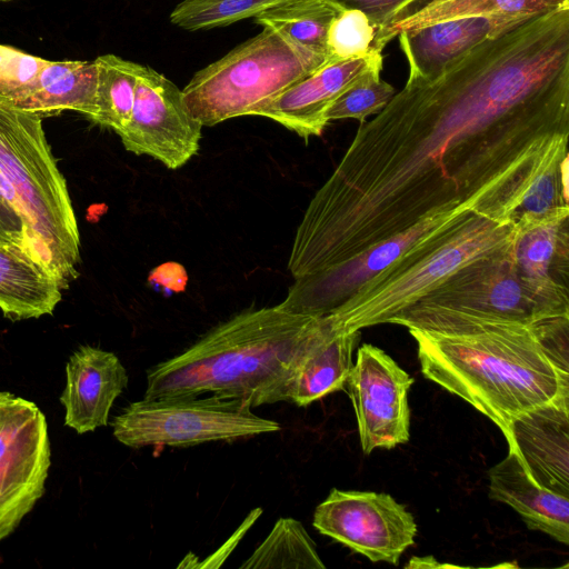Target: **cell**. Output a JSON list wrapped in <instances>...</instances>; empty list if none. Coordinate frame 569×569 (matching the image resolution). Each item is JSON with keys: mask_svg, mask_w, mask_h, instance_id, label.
<instances>
[{"mask_svg": "<svg viewBox=\"0 0 569 569\" xmlns=\"http://www.w3.org/2000/svg\"><path fill=\"white\" fill-rule=\"evenodd\" d=\"M569 0L486 40L428 78L409 77L310 200L295 279L346 262L433 214L507 223L568 158Z\"/></svg>", "mask_w": 569, "mask_h": 569, "instance_id": "1", "label": "cell"}, {"mask_svg": "<svg viewBox=\"0 0 569 569\" xmlns=\"http://www.w3.org/2000/svg\"><path fill=\"white\" fill-rule=\"evenodd\" d=\"M408 330L422 375L492 420L503 436L520 415L569 401V317Z\"/></svg>", "mask_w": 569, "mask_h": 569, "instance_id": "2", "label": "cell"}, {"mask_svg": "<svg viewBox=\"0 0 569 569\" xmlns=\"http://www.w3.org/2000/svg\"><path fill=\"white\" fill-rule=\"evenodd\" d=\"M319 317L280 305L240 312L152 367L143 398L210 393L251 408L290 401L299 359Z\"/></svg>", "mask_w": 569, "mask_h": 569, "instance_id": "3", "label": "cell"}, {"mask_svg": "<svg viewBox=\"0 0 569 569\" xmlns=\"http://www.w3.org/2000/svg\"><path fill=\"white\" fill-rule=\"evenodd\" d=\"M0 172L12 187L30 247L63 289L78 276L80 236L63 176L42 127V117L0 98Z\"/></svg>", "mask_w": 569, "mask_h": 569, "instance_id": "4", "label": "cell"}, {"mask_svg": "<svg viewBox=\"0 0 569 569\" xmlns=\"http://www.w3.org/2000/svg\"><path fill=\"white\" fill-rule=\"evenodd\" d=\"M513 233L515 221L501 223L475 212L463 214L325 316L347 332L388 323L457 269L505 246Z\"/></svg>", "mask_w": 569, "mask_h": 569, "instance_id": "5", "label": "cell"}, {"mask_svg": "<svg viewBox=\"0 0 569 569\" xmlns=\"http://www.w3.org/2000/svg\"><path fill=\"white\" fill-rule=\"evenodd\" d=\"M510 242L463 264L388 323L429 330L462 320L538 323L569 317V300L542 292L519 273Z\"/></svg>", "mask_w": 569, "mask_h": 569, "instance_id": "6", "label": "cell"}, {"mask_svg": "<svg viewBox=\"0 0 569 569\" xmlns=\"http://www.w3.org/2000/svg\"><path fill=\"white\" fill-rule=\"evenodd\" d=\"M327 63L326 57L262 27L258 34L196 72L181 90L182 98L202 126L212 127L248 116L254 106Z\"/></svg>", "mask_w": 569, "mask_h": 569, "instance_id": "7", "label": "cell"}, {"mask_svg": "<svg viewBox=\"0 0 569 569\" xmlns=\"http://www.w3.org/2000/svg\"><path fill=\"white\" fill-rule=\"evenodd\" d=\"M111 426L114 438L133 449L233 441L281 429L254 415L247 402L213 395L143 398L123 408Z\"/></svg>", "mask_w": 569, "mask_h": 569, "instance_id": "8", "label": "cell"}, {"mask_svg": "<svg viewBox=\"0 0 569 569\" xmlns=\"http://www.w3.org/2000/svg\"><path fill=\"white\" fill-rule=\"evenodd\" d=\"M313 527L372 562L398 565L413 545L412 515L390 495L333 488L316 508Z\"/></svg>", "mask_w": 569, "mask_h": 569, "instance_id": "9", "label": "cell"}, {"mask_svg": "<svg viewBox=\"0 0 569 569\" xmlns=\"http://www.w3.org/2000/svg\"><path fill=\"white\" fill-rule=\"evenodd\" d=\"M202 127L188 110L181 90L141 64L129 122L118 133L124 149L179 169L198 154Z\"/></svg>", "mask_w": 569, "mask_h": 569, "instance_id": "10", "label": "cell"}, {"mask_svg": "<svg viewBox=\"0 0 569 569\" xmlns=\"http://www.w3.org/2000/svg\"><path fill=\"white\" fill-rule=\"evenodd\" d=\"M455 209L433 214L411 228L380 241L355 258L295 279L280 307L293 313L325 316L356 295L368 281L459 217L470 213Z\"/></svg>", "mask_w": 569, "mask_h": 569, "instance_id": "11", "label": "cell"}, {"mask_svg": "<svg viewBox=\"0 0 569 569\" xmlns=\"http://www.w3.org/2000/svg\"><path fill=\"white\" fill-rule=\"evenodd\" d=\"M412 382L413 378L382 349L370 343L358 349L343 390L352 402L366 455L408 442Z\"/></svg>", "mask_w": 569, "mask_h": 569, "instance_id": "12", "label": "cell"}, {"mask_svg": "<svg viewBox=\"0 0 569 569\" xmlns=\"http://www.w3.org/2000/svg\"><path fill=\"white\" fill-rule=\"evenodd\" d=\"M383 63L381 51L327 63L286 90L254 106L248 116L269 118L306 142L320 137L329 123L327 112L333 101L367 70Z\"/></svg>", "mask_w": 569, "mask_h": 569, "instance_id": "13", "label": "cell"}, {"mask_svg": "<svg viewBox=\"0 0 569 569\" xmlns=\"http://www.w3.org/2000/svg\"><path fill=\"white\" fill-rule=\"evenodd\" d=\"M66 376L60 397L64 425L79 435L107 426L114 400L129 382L120 359L113 352L80 346L69 357Z\"/></svg>", "mask_w": 569, "mask_h": 569, "instance_id": "14", "label": "cell"}, {"mask_svg": "<svg viewBox=\"0 0 569 569\" xmlns=\"http://www.w3.org/2000/svg\"><path fill=\"white\" fill-rule=\"evenodd\" d=\"M505 437L539 485L569 497V401L520 415Z\"/></svg>", "mask_w": 569, "mask_h": 569, "instance_id": "15", "label": "cell"}, {"mask_svg": "<svg viewBox=\"0 0 569 569\" xmlns=\"http://www.w3.org/2000/svg\"><path fill=\"white\" fill-rule=\"evenodd\" d=\"M510 253L519 273L550 296L569 300V206L515 218Z\"/></svg>", "mask_w": 569, "mask_h": 569, "instance_id": "16", "label": "cell"}, {"mask_svg": "<svg viewBox=\"0 0 569 569\" xmlns=\"http://www.w3.org/2000/svg\"><path fill=\"white\" fill-rule=\"evenodd\" d=\"M530 18L506 14L463 17L400 31L397 37L409 66V77L436 76L453 59Z\"/></svg>", "mask_w": 569, "mask_h": 569, "instance_id": "17", "label": "cell"}, {"mask_svg": "<svg viewBox=\"0 0 569 569\" xmlns=\"http://www.w3.org/2000/svg\"><path fill=\"white\" fill-rule=\"evenodd\" d=\"M62 284L22 239L0 231V309L11 321L52 315Z\"/></svg>", "mask_w": 569, "mask_h": 569, "instance_id": "18", "label": "cell"}, {"mask_svg": "<svg viewBox=\"0 0 569 569\" xmlns=\"http://www.w3.org/2000/svg\"><path fill=\"white\" fill-rule=\"evenodd\" d=\"M488 476L491 499L510 506L529 529L569 543V497L539 485L511 447Z\"/></svg>", "mask_w": 569, "mask_h": 569, "instance_id": "19", "label": "cell"}, {"mask_svg": "<svg viewBox=\"0 0 569 569\" xmlns=\"http://www.w3.org/2000/svg\"><path fill=\"white\" fill-rule=\"evenodd\" d=\"M360 331H341L320 316L299 359L290 401L306 407L345 389Z\"/></svg>", "mask_w": 569, "mask_h": 569, "instance_id": "20", "label": "cell"}, {"mask_svg": "<svg viewBox=\"0 0 569 569\" xmlns=\"http://www.w3.org/2000/svg\"><path fill=\"white\" fill-rule=\"evenodd\" d=\"M97 82L94 60L48 61L30 94L13 107L42 118L73 110L91 119L97 110Z\"/></svg>", "mask_w": 569, "mask_h": 569, "instance_id": "21", "label": "cell"}, {"mask_svg": "<svg viewBox=\"0 0 569 569\" xmlns=\"http://www.w3.org/2000/svg\"><path fill=\"white\" fill-rule=\"evenodd\" d=\"M566 0H430L425 6L393 22L378 34L372 48L381 51L400 31L415 30L439 21L463 17H533L551 10Z\"/></svg>", "mask_w": 569, "mask_h": 569, "instance_id": "22", "label": "cell"}, {"mask_svg": "<svg viewBox=\"0 0 569 569\" xmlns=\"http://www.w3.org/2000/svg\"><path fill=\"white\" fill-rule=\"evenodd\" d=\"M50 448L0 461V541L11 535L44 492Z\"/></svg>", "mask_w": 569, "mask_h": 569, "instance_id": "23", "label": "cell"}, {"mask_svg": "<svg viewBox=\"0 0 569 569\" xmlns=\"http://www.w3.org/2000/svg\"><path fill=\"white\" fill-rule=\"evenodd\" d=\"M342 10L330 0H284L253 17L303 48L327 58V32L331 20ZM328 61V59H327Z\"/></svg>", "mask_w": 569, "mask_h": 569, "instance_id": "24", "label": "cell"}, {"mask_svg": "<svg viewBox=\"0 0 569 569\" xmlns=\"http://www.w3.org/2000/svg\"><path fill=\"white\" fill-rule=\"evenodd\" d=\"M98 82L94 123L120 133L129 122L140 63L124 60L116 54H103L94 59Z\"/></svg>", "mask_w": 569, "mask_h": 569, "instance_id": "25", "label": "cell"}, {"mask_svg": "<svg viewBox=\"0 0 569 569\" xmlns=\"http://www.w3.org/2000/svg\"><path fill=\"white\" fill-rule=\"evenodd\" d=\"M240 568L325 569L326 566L301 522L293 518H280Z\"/></svg>", "mask_w": 569, "mask_h": 569, "instance_id": "26", "label": "cell"}, {"mask_svg": "<svg viewBox=\"0 0 569 569\" xmlns=\"http://www.w3.org/2000/svg\"><path fill=\"white\" fill-rule=\"evenodd\" d=\"M284 0H182L170 13L172 24L188 30L220 28L253 18Z\"/></svg>", "mask_w": 569, "mask_h": 569, "instance_id": "27", "label": "cell"}, {"mask_svg": "<svg viewBox=\"0 0 569 569\" xmlns=\"http://www.w3.org/2000/svg\"><path fill=\"white\" fill-rule=\"evenodd\" d=\"M382 64H376L367 70L333 101L327 112L329 122L356 119L362 123L369 116L379 113L388 104L396 94V89L381 80Z\"/></svg>", "mask_w": 569, "mask_h": 569, "instance_id": "28", "label": "cell"}, {"mask_svg": "<svg viewBox=\"0 0 569 569\" xmlns=\"http://www.w3.org/2000/svg\"><path fill=\"white\" fill-rule=\"evenodd\" d=\"M376 29L359 10L342 9L331 20L327 32L328 63L361 57L372 50Z\"/></svg>", "mask_w": 569, "mask_h": 569, "instance_id": "29", "label": "cell"}, {"mask_svg": "<svg viewBox=\"0 0 569 569\" xmlns=\"http://www.w3.org/2000/svg\"><path fill=\"white\" fill-rule=\"evenodd\" d=\"M49 60L0 44V98L16 106L33 90Z\"/></svg>", "mask_w": 569, "mask_h": 569, "instance_id": "30", "label": "cell"}, {"mask_svg": "<svg viewBox=\"0 0 569 569\" xmlns=\"http://www.w3.org/2000/svg\"><path fill=\"white\" fill-rule=\"evenodd\" d=\"M563 206H569L568 158L542 173L532 183L515 218L519 214L543 216Z\"/></svg>", "mask_w": 569, "mask_h": 569, "instance_id": "31", "label": "cell"}, {"mask_svg": "<svg viewBox=\"0 0 569 569\" xmlns=\"http://www.w3.org/2000/svg\"><path fill=\"white\" fill-rule=\"evenodd\" d=\"M342 9H356L365 13L373 28L375 38L393 22L409 14L420 0H330Z\"/></svg>", "mask_w": 569, "mask_h": 569, "instance_id": "32", "label": "cell"}, {"mask_svg": "<svg viewBox=\"0 0 569 569\" xmlns=\"http://www.w3.org/2000/svg\"><path fill=\"white\" fill-rule=\"evenodd\" d=\"M0 1H10V0H0Z\"/></svg>", "mask_w": 569, "mask_h": 569, "instance_id": "33", "label": "cell"}]
</instances>
